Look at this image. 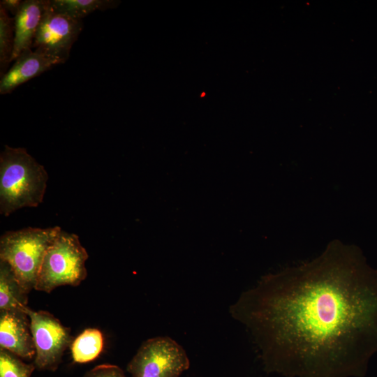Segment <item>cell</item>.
Listing matches in <instances>:
<instances>
[{
  "instance_id": "6da1fadb",
  "label": "cell",
  "mask_w": 377,
  "mask_h": 377,
  "mask_svg": "<svg viewBox=\"0 0 377 377\" xmlns=\"http://www.w3.org/2000/svg\"><path fill=\"white\" fill-rule=\"evenodd\" d=\"M229 312L267 374L364 377L377 353V269L334 239L314 259L263 276Z\"/></svg>"
},
{
  "instance_id": "7a4b0ae2",
  "label": "cell",
  "mask_w": 377,
  "mask_h": 377,
  "mask_svg": "<svg viewBox=\"0 0 377 377\" xmlns=\"http://www.w3.org/2000/svg\"><path fill=\"white\" fill-rule=\"evenodd\" d=\"M48 174L26 149L5 145L0 155V213L8 216L43 202Z\"/></svg>"
},
{
  "instance_id": "3957f363",
  "label": "cell",
  "mask_w": 377,
  "mask_h": 377,
  "mask_svg": "<svg viewBox=\"0 0 377 377\" xmlns=\"http://www.w3.org/2000/svg\"><path fill=\"white\" fill-rule=\"evenodd\" d=\"M61 230L59 226L28 227L1 235L0 260L10 265L27 294L35 289L45 252Z\"/></svg>"
},
{
  "instance_id": "277c9868",
  "label": "cell",
  "mask_w": 377,
  "mask_h": 377,
  "mask_svg": "<svg viewBox=\"0 0 377 377\" xmlns=\"http://www.w3.org/2000/svg\"><path fill=\"white\" fill-rule=\"evenodd\" d=\"M88 257L79 237L61 230L45 252L35 290L50 293L59 286L80 285L87 276Z\"/></svg>"
},
{
  "instance_id": "5b68a950",
  "label": "cell",
  "mask_w": 377,
  "mask_h": 377,
  "mask_svg": "<svg viewBox=\"0 0 377 377\" xmlns=\"http://www.w3.org/2000/svg\"><path fill=\"white\" fill-rule=\"evenodd\" d=\"M190 362L184 348L168 337L145 341L126 367L132 377H179Z\"/></svg>"
},
{
  "instance_id": "8992f818",
  "label": "cell",
  "mask_w": 377,
  "mask_h": 377,
  "mask_svg": "<svg viewBox=\"0 0 377 377\" xmlns=\"http://www.w3.org/2000/svg\"><path fill=\"white\" fill-rule=\"evenodd\" d=\"M27 313L36 350L35 367L38 370L54 371L73 341L71 330L48 311L29 308Z\"/></svg>"
},
{
  "instance_id": "52a82bcc",
  "label": "cell",
  "mask_w": 377,
  "mask_h": 377,
  "mask_svg": "<svg viewBox=\"0 0 377 377\" xmlns=\"http://www.w3.org/2000/svg\"><path fill=\"white\" fill-rule=\"evenodd\" d=\"M82 27V20L54 11L47 0L31 49L63 64L68 59Z\"/></svg>"
},
{
  "instance_id": "ba28073f",
  "label": "cell",
  "mask_w": 377,
  "mask_h": 377,
  "mask_svg": "<svg viewBox=\"0 0 377 377\" xmlns=\"http://www.w3.org/2000/svg\"><path fill=\"white\" fill-rule=\"evenodd\" d=\"M0 348L22 360L35 357L36 350L28 314L21 311H0Z\"/></svg>"
},
{
  "instance_id": "9c48e42d",
  "label": "cell",
  "mask_w": 377,
  "mask_h": 377,
  "mask_svg": "<svg viewBox=\"0 0 377 377\" xmlns=\"http://www.w3.org/2000/svg\"><path fill=\"white\" fill-rule=\"evenodd\" d=\"M60 62L32 49L23 51L1 76L0 94L10 93L22 84L38 76Z\"/></svg>"
},
{
  "instance_id": "30bf717a",
  "label": "cell",
  "mask_w": 377,
  "mask_h": 377,
  "mask_svg": "<svg viewBox=\"0 0 377 377\" xmlns=\"http://www.w3.org/2000/svg\"><path fill=\"white\" fill-rule=\"evenodd\" d=\"M47 5V0L23 1L14 17L15 43L12 61L24 50L31 49L36 31Z\"/></svg>"
},
{
  "instance_id": "8fae6325",
  "label": "cell",
  "mask_w": 377,
  "mask_h": 377,
  "mask_svg": "<svg viewBox=\"0 0 377 377\" xmlns=\"http://www.w3.org/2000/svg\"><path fill=\"white\" fill-rule=\"evenodd\" d=\"M27 295L10 265L0 260V311H21L27 313L29 309Z\"/></svg>"
},
{
  "instance_id": "7c38bea8",
  "label": "cell",
  "mask_w": 377,
  "mask_h": 377,
  "mask_svg": "<svg viewBox=\"0 0 377 377\" xmlns=\"http://www.w3.org/2000/svg\"><path fill=\"white\" fill-rule=\"evenodd\" d=\"M104 339L96 328H88L73 339L70 348L73 361L87 363L95 360L102 352Z\"/></svg>"
},
{
  "instance_id": "4fadbf2b",
  "label": "cell",
  "mask_w": 377,
  "mask_h": 377,
  "mask_svg": "<svg viewBox=\"0 0 377 377\" xmlns=\"http://www.w3.org/2000/svg\"><path fill=\"white\" fill-rule=\"evenodd\" d=\"M118 3L112 0H49L54 11L79 20L96 10L114 8Z\"/></svg>"
},
{
  "instance_id": "5bb4252c",
  "label": "cell",
  "mask_w": 377,
  "mask_h": 377,
  "mask_svg": "<svg viewBox=\"0 0 377 377\" xmlns=\"http://www.w3.org/2000/svg\"><path fill=\"white\" fill-rule=\"evenodd\" d=\"M15 43L14 19L0 7V66L1 75L6 73L8 65L12 61Z\"/></svg>"
},
{
  "instance_id": "9a60e30c",
  "label": "cell",
  "mask_w": 377,
  "mask_h": 377,
  "mask_svg": "<svg viewBox=\"0 0 377 377\" xmlns=\"http://www.w3.org/2000/svg\"><path fill=\"white\" fill-rule=\"evenodd\" d=\"M36 369L13 353L0 348V377H31Z\"/></svg>"
},
{
  "instance_id": "2e32d148",
  "label": "cell",
  "mask_w": 377,
  "mask_h": 377,
  "mask_svg": "<svg viewBox=\"0 0 377 377\" xmlns=\"http://www.w3.org/2000/svg\"><path fill=\"white\" fill-rule=\"evenodd\" d=\"M83 377H126L124 371L118 366L110 364L97 365Z\"/></svg>"
},
{
  "instance_id": "e0dca14e",
  "label": "cell",
  "mask_w": 377,
  "mask_h": 377,
  "mask_svg": "<svg viewBox=\"0 0 377 377\" xmlns=\"http://www.w3.org/2000/svg\"><path fill=\"white\" fill-rule=\"evenodd\" d=\"M23 1L20 0H1L0 7L4 8L8 13H10L15 17L19 13Z\"/></svg>"
}]
</instances>
